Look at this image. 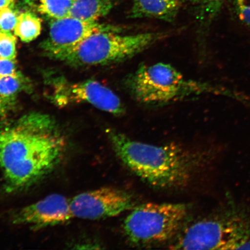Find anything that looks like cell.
Wrapping results in <instances>:
<instances>
[{
    "mask_svg": "<svg viewBox=\"0 0 250 250\" xmlns=\"http://www.w3.org/2000/svg\"><path fill=\"white\" fill-rule=\"evenodd\" d=\"M17 39L11 33L0 31V58L15 60Z\"/></svg>",
    "mask_w": 250,
    "mask_h": 250,
    "instance_id": "obj_18",
    "label": "cell"
},
{
    "mask_svg": "<svg viewBox=\"0 0 250 250\" xmlns=\"http://www.w3.org/2000/svg\"><path fill=\"white\" fill-rule=\"evenodd\" d=\"M14 0H0V11L5 8L9 7L13 4Z\"/></svg>",
    "mask_w": 250,
    "mask_h": 250,
    "instance_id": "obj_21",
    "label": "cell"
},
{
    "mask_svg": "<svg viewBox=\"0 0 250 250\" xmlns=\"http://www.w3.org/2000/svg\"><path fill=\"white\" fill-rule=\"evenodd\" d=\"M233 11L237 22L250 32V0H233Z\"/></svg>",
    "mask_w": 250,
    "mask_h": 250,
    "instance_id": "obj_17",
    "label": "cell"
},
{
    "mask_svg": "<svg viewBox=\"0 0 250 250\" xmlns=\"http://www.w3.org/2000/svg\"><path fill=\"white\" fill-rule=\"evenodd\" d=\"M240 249L250 250V239L240 248Z\"/></svg>",
    "mask_w": 250,
    "mask_h": 250,
    "instance_id": "obj_23",
    "label": "cell"
},
{
    "mask_svg": "<svg viewBox=\"0 0 250 250\" xmlns=\"http://www.w3.org/2000/svg\"><path fill=\"white\" fill-rule=\"evenodd\" d=\"M181 4V0H133L129 17L153 18L173 22Z\"/></svg>",
    "mask_w": 250,
    "mask_h": 250,
    "instance_id": "obj_11",
    "label": "cell"
},
{
    "mask_svg": "<svg viewBox=\"0 0 250 250\" xmlns=\"http://www.w3.org/2000/svg\"><path fill=\"white\" fill-rule=\"evenodd\" d=\"M224 0H198L195 7L199 21V39L204 43L212 21L220 11Z\"/></svg>",
    "mask_w": 250,
    "mask_h": 250,
    "instance_id": "obj_13",
    "label": "cell"
},
{
    "mask_svg": "<svg viewBox=\"0 0 250 250\" xmlns=\"http://www.w3.org/2000/svg\"><path fill=\"white\" fill-rule=\"evenodd\" d=\"M189 1L192 3V4L195 6L196 5L197 3H198V0H189Z\"/></svg>",
    "mask_w": 250,
    "mask_h": 250,
    "instance_id": "obj_24",
    "label": "cell"
},
{
    "mask_svg": "<svg viewBox=\"0 0 250 250\" xmlns=\"http://www.w3.org/2000/svg\"><path fill=\"white\" fill-rule=\"evenodd\" d=\"M73 218L70 199L61 194H52L15 212L11 220L15 225L38 230L64 224Z\"/></svg>",
    "mask_w": 250,
    "mask_h": 250,
    "instance_id": "obj_9",
    "label": "cell"
},
{
    "mask_svg": "<svg viewBox=\"0 0 250 250\" xmlns=\"http://www.w3.org/2000/svg\"><path fill=\"white\" fill-rule=\"evenodd\" d=\"M66 146L55 121L45 114H27L0 128V169L5 191H23L44 179L60 164Z\"/></svg>",
    "mask_w": 250,
    "mask_h": 250,
    "instance_id": "obj_1",
    "label": "cell"
},
{
    "mask_svg": "<svg viewBox=\"0 0 250 250\" xmlns=\"http://www.w3.org/2000/svg\"><path fill=\"white\" fill-rule=\"evenodd\" d=\"M5 109V100L3 99L0 96V113L4 112Z\"/></svg>",
    "mask_w": 250,
    "mask_h": 250,
    "instance_id": "obj_22",
    "label": "cell"
},
{
    "mask_svg": "<svg viewBox=\"0 0 250 250\" xmlns=\"http://www.w3.org/2000/svg\"><path fill=\"white\" fill-rule=\"evenodd\" d=\"M250 239V213L228 199L220 208L178 233L174 250H239Z\"/></svg>",
    "mask_w": 250,
    "mask_h": 250,
    "instance_id": "obj_3",
    "label": "cell"
},
{
    "mask_svg": "<svg viewBox=\"0 0 250 250\" xmlns=\"http://www.w3.org/2000/svg\"><path fill=\"white\" fill-rule=\"evenodd\" d=\"M181 203H148L134 208L123 223L125 237L131 245L149 247L176 237L187 216Z\"/></svg>",
    "mask_w": 250,
    "mask_h": 250,
    "instance_id": "obj_6",
    "label": "cell"
},
{
    "mask_svg": "<svg viewBox=\"0 0 250 250\" xmlns=\"http://www.w3.org/2000/svg\"><path fill=\"white\" fill-rule=\"evenodd\" d=\"M132 196L124 190L112 187L84 192L70 199L74 218L97 220L117 216L134 208Z\"/></svg>",
    "mask_w": 250,
    "mask_h": 250,
    "instance_id": "obj_7",
    "label": "cell"
},
{
    "mask_svg": "<svg viewBox=\"0 0 250 250\" xmlns=\"http://www.w3.org/2000/svg\"><path fill=\"white\" fill-rule=\"evenodd\" d=\"M42 30V21L30 12L20 14L15 34L24 42H29L38 37Z\"/></svg>",
    "mask_w": 250,
    "mask_h": 250,
    "instance_id": "obj_14",
    "label": "cell"
},
{
    "mask_svg": "<svg viewBox=\"0 0 250 250\" xmlns=\"http://www.w3.org/2000/svg\"><path fill=\"white\" fill-rule=\"evenodd\" d=\"M14 60L0 58V77L18 76Z\"/></svg>",
    "mask_w": 250,
    "mask_h": 250,
    "instance_id": "obj_20",
    "label": "cell"
},
{
    "mask_svg": "<svg viewBox=\"0 0 250 250\" xmlns=\"http://www.w3.org/2000/svg\"><path fill=\"white\" fill-rule=\"evenodd\" d=\"M114 7L112 0H75L68 17L83 21H97L108 15Z\"/></svg>",
    "mask_w": 250,
    "mask_h": 250,
    "instance_id": "obj_12",
    "label": "cell"
},
{
    "mask_svg": "<svg viewBox=\"0 0 250 250\" xmlns=\"http://www.w3.org/2000/svg\"><path fill=\"white\" fill-rule=\"evenodd\" d=\"M107 24L70 17L55 20L52 21L49 38L43 43V48L49 55L63 61L83 40Z\"/></svg>",
    "mask_w": 250,
    "mask_h": 250,
    "instance_id": "obj_10",
    "label": "cell"
},
{
    "mask_svg": "<svg viewBox=\"0 0 250 250\" xmlns=\"http://www.w3.org/2000/svg\"><path fill=\"white\" fill-rule=\"evenodd\" d=\"M23 78L20 74L0 77V96L9 101L23 88Z\"/></svg>",
    "mask_w": 250,
    "mask_h": 250,
    "instance_id": "obj_16",
    "label": "cell"
},
{
    "mask_svg": "<svg viewBox=\"0 0 250 250\" xmlns=\"http://www.w3.org/2000/svg\"><path fill=\"white\" fill-rule=\"evenodd\" d=\"M124 84L134 101L146 105H163L206 94L228 93L210 83L188 79L165 62L140 65L125 78Z\"/></svg>",
    "mask_w": 250,
    "mask_h": 250,
    "instance_id": "obj_4",
    "label": "cell"
},
{
    "mask_svg": "<svg viewBox=\"0 0 250 250\" xmlns=\"http://www.w3.org/2000/svg\"><path fill=\"white\" fill-rule=\"evenodd\" d=\"M75 0H40L39 11L41 13L59 20L69 16Z\"/></svg>",
    "mask_w": 250,
    "mask_h": 250,
    "instance_id": "obj_15",
    "label": "cell"
},
{
    "mask_svg": "<svg viewBox=\"0 0 250 250\" xmlns=\"http://www.w3.org/2000/svg\"><path fill=\"white\" fill-rule=\"evenodd\" d=\"M115 154L137 177L156 188H182L209 159L176 144L162 146L137 142L115 129L107 131Z\"/></svg>",
    "mask_w": 250,
    "mask_h": 250,
    "instance_id": "obj_2",
    "label": "cell"
},
{
    "mask_svg": "<svg viewBox=\"0 0 250 250\" xmlns=\"http://www.w3.org/2000/svg\"><path fill=\"white\" fill-rule=\"evenodd\" d=\"M55 99L59 105L86 102L117 117L124 115L126 111L116 94L95 80H87L73 85L62 83L56 89Z\"/></svg>",
    "mask_w": 250,
    "mask_h": 250,
    "instance_id": "obj_8",
    "label": "cell"
},
{
    "mask_svg": "<svg viewBox=\"0 0 250 250\" xmlns=\"http://www.w3.org/2000/svg\"><path fill=\"white\" fill-rule=\"evenodd\" d=\"M19 15H20L9 7L0 11V31L11 33L15 30Z\"/></svg>",
    "mask_w": 250,
    "mask_h": 250,
    "instance_id": "obj_19",
    "label": "cell"
},
{
    "mask_svg": "<svg viewBox=\"0 0 250 250\" xmlns=\"http://www.w3.org/2000/svg\"><path fill=\"white\" fill-rule=\"evenodd\" d=\"M121 26L107 24L83 40L63 61L74 66L117 64L126 61L164 40L170 33L122 34Z\"/></svg>",
    "mask_w": 250,
    "mask_h": 250,
    "instance_id": "obj_5",
    "label": "cell"
}]
</instances>
